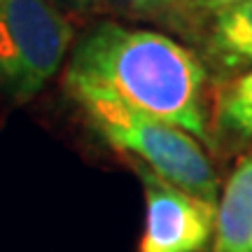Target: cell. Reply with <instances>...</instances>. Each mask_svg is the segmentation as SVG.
Listing matches in <instances>:
<instances>
[{
    "label": "cell",
    "instance_id": "obj_10",
    "mask_svg": "<svg viewBox=\"0 0 252 252\" xmlns=\"http://www.w3.org/2000/svg\"><path fill=\"white\" fill-rule=\"evenodd\" d=\"M187 7H189V0H166V9H178L187 17Z\"/></svg>",
    "mask_w": 252,
    "mask_h": 252
},
{
    "label": "cell",
    "instance_id": "obj_1",
    "mask_svg": "<svg viewBox=\"0 0 252 252\" xmlns=\"http://www.w3.org/2000/svg\"><path fill=\"white\" fill-rule=\"evenodd\" d=\"M65 89L96 91L210 143L208 68L178 40L122 24H100L75 45Z\"/></svg>",
    "mask_w": 252,
    "mask_h": 252
},
{
    "label": "cell",
    "instance_id": "obj_11",
    "mask_svg": "<svg viewBox=\"0 0 252 252\" xmlns=\"http://www.w3.org/2000/svg\"><path fill=\"white\" fill-rule=\"evenodd\" d=\"M0 2H5V0H0Z\"/></svg>",
    "mask_w": 252,
    "mask_h": 252
},
{
    "label": "cell",
    "instance_id": "obj_6",
    "mask_svg": "<svg viewBox=\"0 0 252 252\" xmlns=\"http://www.w3.org/2000/svg\"><path fill=\"white\" fill-rule=\"evenodd\" d=\"M206 59L226 80L252 68V0H243L213 17Z\"/></svg>",
    "mask_w": 252,
    "mask_h": 252
},
{
    "label": "cell",
    "instance_id": "obj_2",
    "mask_svg": "<svg viewBox=\"0 0 252 252\" xmlns=\"http://www.w3.org/2000/svg\"><path fill=\"white\" fill-rule=\"evenodd\" d=\"M70 98L108 145L166 182L217 206L220 180L194 135L96 91H70Z\"/></svg>",
    "mask_w": 252,
    "mask_h": 252
},
{
    "label": "cell",
    "instance_id": "obj_5",
    "mask_svg": "<svg viewBox=\"0 0 252 252\" xmlns=\"http://www.w3.org/2000/svg\"><path fill=\"white\" fill-rule=\"evenodd\" d=\"M213 252H252V154L236 163L220 191Z\"/></svg>",
    "mask_w": 252,
    "mask_h": 252
},
{
    "label": "cell",
    "instance_id": "obj_8",
    "mask_svg": "<svg viewBox=\"0 0 252 252\" xmlns=\"http://www.w3.org/2000/svg\"><path fill=\"white\" fill-rule=\"evenodd\" d=\"M243 0H189L187 17L189 19H213L220 12L234 7Z\"/></svg>",
    "mask_w": 252,
    "mask_h": 252
},
{
    "label": "cell",
    "instance_id": "obj_4",
    "mask_svg": "<svg viewBox=\"0 0 252 252\" xmlns=\"http://www.w3.org/2000/svg\"><path fill=\"white\" fill-rule=\"evenodd\" d=\"M145 194V226L138 252H201L215 236L217 206L133 163Z\"/></svg>",
    "mask_w": 252,
    "mask_h": 252
},
{
    "label": "cell",
    "instance_id": "obj_3",
    "mask_svg": "<svg viewBox=\"0 0 252 252\" xmlns=\"http://www.w3.org/2000/svg\"><path fill=\"white\" fill-rule=\"evenodd\" d=\"M70 42L72 26L47 0L0 2V94L17 103L40 94Z\"/></svg>",
    "mask_w": 252,
    "mask_h": 252
},
{
    "label": "cell",
    "instance_id": "obj_7",
    "mask_svg": "<svg viewBox=\"0 0 252 252\" xmlns=\"http://www.w3.org/2000/svg\"><path fill=\"white\" fill-rule=\"evenodd\" d=\"M217 131L231 140H252V68L224 80L213 98Z\"/></svg>",
    "mask_w": 252,
    "mask_h": 252
},
{
    "label": "cell",
    "instance_id": "obj_9",
    "mask_svg": "<svg viewBox=\"0 0 252 252\" xmlns=\"http://www.w3.org/2000/svg\"><path fill=\"white\" fill-rule=\"evenodd\" d=\"M119 2L138 14H154L159 9H166V0H119Z\"/></svg>",
    "mask_w": 252,
    "mask_h": 252
}]
</instances>
